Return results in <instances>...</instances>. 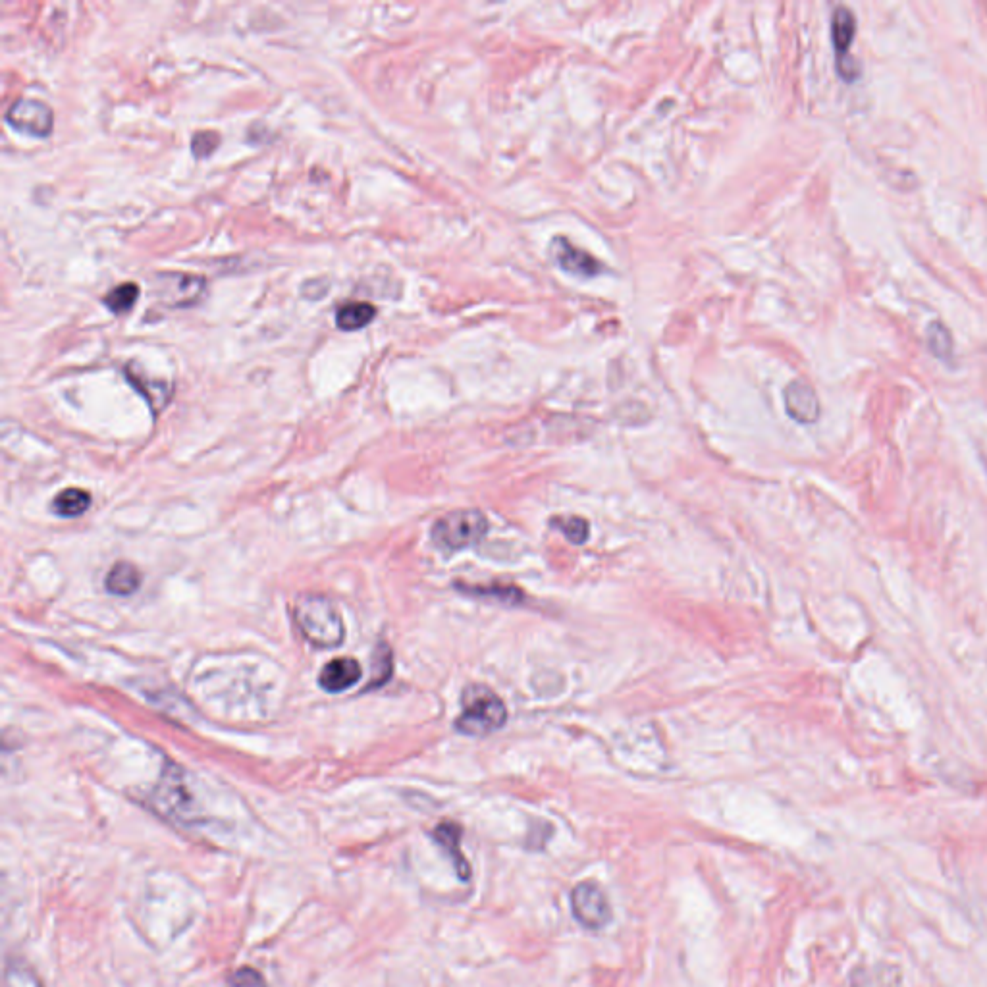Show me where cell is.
Here are the masks:
<instances>
[{"mask_svg": "<svg viewBox=\"0 0 987 987\" xmlns=\"http://www.w3.org/2000/svg\"><path fill=\"white\" fill-rule=\"evenodd\" d=\"M294 619L303 637L319 648H336L344 642L346 629L336 606L319 594L297 598Z\"/></svg>", "mask_w": 987, "mask_h": 987, "instance_id": "obj_1", "label": "cell"}, {"mask_svg": "<svg viewBox=\"0 0 987 987\" xmlns=\"http://www.w3.org/2000/svg\"><path fill=\"white\" fill-rule=\"evenodd\" d=\"M506 721L504 700L490 689L475 685L463 694V712L455 721V729L463 735L484 737L502 729Z\"/></svg>", "mask_w": 987, "mask_h": 987, "instance_id": "obj_2", "label": "cell"}, {"mask_svg": "<svg viewBox=\"0 0 987 987\" xmlns=\"http://www.w3.org/2000/svg\"><path fill=\"white\" fill-rule=\"evenodd\" d=\"M488 531V519L479 509H457L440 517L432 527V540L444 550H465L479 544Z\"/></svg>", "mask_w": 987, "mask_h": 987, "instance_id": "obj_3", "label": "cell"}, {"mask_svg": "<svg viewBox=\"0 0 987 987\" xmlns=\"http://www.w3.org/2000/svg\"><path fill=\"white\" fill-rule=\"evenodd\" d=\"M571 912L585 930H602L612 920V905L606 891L596 881H581L573 887Z\"/></svg>", "mask_w": 987, "mask_h": 987, "instance_id": "obj_4", "label": "cell"}, {"mask_svg": "<svg viewBox=\"0 0 987 987\" xmlns=\"http://www.w3.org/2000/svg\"><path fill=\"white\" fill-rule=\"evenodd\" d=\"M8 124L31 137H47L53 132V108L37 99H18L6 112Z\"/></svg>", "mask_w": 987, "mask_h": 987, "instance_id": "obj_5", "label": "cell"}, {"mask_svg": "<svg viewBox=\"0 0 987 987\" xmlns=\"http://www.w3.org/2000/svg\"><path fill=\"white\" fill-rule=\"evenodd\" d=\"M550 253H552L554 261L558 263V267L561 270H565L567 274H571V276L596 278L598 274L606 272V267L594 255H590L587 249L573 245L571 241L563 238V236H558V238L552 240V243H550Z\"/></svg>", "mask_w": 987, "mask_h": 987, "instance_id": "obj_6", "label": "cell"}, {"mask_svg": "<svg viewBox=\"0 0 987 987\" xmlns=\"http://www.w3.org/2000/svg\"><path fill=\"white\" fill-rule=\"evenodd\" d=\"M783 401H785V411L787 415L801 423V425H814L820 419V400L816 390L802 378L791 380L785 390H783Z\"/></svg>", "mask_w": 987, "mask_h": 987, "instance_id": "obj_7", "label": "cell"}, {"mask_svg": "<svg viewBox=\"0 0 987 987\" xmlns=\"http://www.w3.org/2000/svg\"><path fill=\"white\" fill-rule=\"evenodd\" d=\"M363 671L357 660L353 658H338L322 667L319 675V685L326 693H344L353 685L359 683Z\"/></svg>", "mask_w": 987, "mask_h": 987, "instance_id": "obj_8", "label": "cell"}, {"mask_svg": "<svg viewBox=\"0 0 987 987\" xmlns=\"http://www.w3.org/2000/svg\"><path fill=\"white\" fill-rule=\"evenodd\" d=\"M434 841L446 851L450 860L454 862L455 872L461 881H469L471 878V866L467 864L465 856L461 853V827L454 822H444L432 831Z\"/></svg>", "mask_w": 987, "mask_h": 987, "instance_id": "obj_9", "label": "cell"}, {"mask_svg": "<svg viewBox=\"0 0 987 987\" xmlns=\"http://www.w3.org/2000/svg\"><path fill=\"white\" fill-rule=\"evenodd\" d=\"M854 35H856V16L853 10L845 4L835 6L831 14V41L835 47V53H851Z\"/></svg>", "mask_w": 987, "mask_h": 987, "instance_id": "obj_10", "label": "cell"}, {"mask_svg": "<svg viewBox=\"0 0 987 987\" xmlns=\"http://www.w3.org/2000/svg\"><path fill=\"white\" fill-rule=\"evenodd\" d=\"M176 282H178L176 290L161 288V292H159L166 303H170L172 307H187V305H193L201 299L203 290H205L203 276L176 274Z\"/></svg>", "mask_w": 987, "mask_h": 987, "instance_id": "obj_11", "label": "cell"}, {"mask_svg": "<svg viewBox=\"0 0 987 987\" xmlns=\"http://www.w3.org/2000/svg\"><path fill=\"white\" fill-rule=\"evenodd\" d=\"M139 585H141V575L137 567L128 561H118L108 571L105 581V587L114 596H132Z\"/></svg>", "mask_w": 987, "mask_h": 987, "instance_id": "obj_12", "label": "cell"}, {"mask_svg": "<svg viewBox=\"0 0 987 987\" xmlns=\"http://www.w3.org/2000/svg\"><path fill=\"white\" fill-rule=\"evenodd\" d=\"M374 317H376L374 305L365 303V301H353V303H346L338 309L336 324H338V328H342L346 332H355V330L369 326L374 321Z\"/></svg>", "mask_w": 987, "mask_h": 987, "instance_id": "obj_13", "label": "cell"}, {"mask_svg": "<svg viewBox=\"0 0 987 987\" xmlns=\"http://www.w3.org/2000/svg\"><path fill=\"white\" fill-rule=\"evenodd\" d=\"M91 506V496L80 488H68L54 498L53 509L60 517H80Z\"/></svg>", "mask_w": 987, "mask_h": 987, "instance_id": "obj_14", "label": "cell"}, {"mask_svg": "<svg viewBox=\"0 0 987 987\" xmlns=\"http://www.w3.org/2000/svg\"><path fill=\"white\" fill-rule=\"evenodd\" d=\"M928 346L934 351L935 357L949 361L955 353V342L949 326L945 322L932 321L926 326Z\"/></svg>", "mask_w": 987, "mask_h": 987, "instance_id": "obj_15", "label": "cell"}, {"mask_svg": "<svg viewBox=\"0 0 987 987\" xmlns=\"http://www.w3.org/2000/svg\"><path fill=\"white\" fill-rule=\"evenodd\" d=\"M459 590H465L469 592L471 596H479V598H490V600H498L506 606H515V604H521L525 594L523 590L517 587H511V585H488V587H465V585H457Z\"/></svg>", "mask_w": 987, "mask_h": 987, "instance_id": "obj_16", "label": "cell"}, {"mask_svg": "<svg viewBox=\"0 0 987 987\" xmlns=\"http://www.w3.org/2000/svg\"><path fill=\"white\" fill-rule=\"evenodd\" d=\"M137 297H139L137 284L126 282V284H120L108 292L107 297H105V305L114 315H122L134 307Z\"/></svg>", "mask_w": 987, "mask_h": 987, "instance_id": "obj_17", "label": "cell"}, {"mask_svg": "<svg viewBox=\"0 0 987 987\" xmlns=\"http://www.w3.org/2000/svg\"><path fill=\"white\" fill-rule=\"evenodd\" d=\"M571 544H585L588 538V523L581 517H556L552 521Z\"/></svg>", "mask_w": 987, "mask_h": 987, "instance_id": "obj_18", "label": "cell"}, {"mask_svg": "<svg viewBox=\"0 0 987 987\" xmlns=\"http://www.w3.org/2000/svg\"><path fill=\"white\" fill-rule=\"evenodd\" d=\"M4 987H41L33 970H29L22 962H8L4 974Z\"/></svg>", "mask_w": 987, "mask_h": 987, "instance_id": "obj_19", "label": "cell"}, {"mask_svg": "<svg viewBox=\"0 0 987 987\" xmlns=\"http://www.w3.org/2000/svg\"><path fill=\"white\" fill-rule=\"evenodd\" d=\"M374 660H376V664H374V679L373 681H369V689H378L392 675V652H390V648L386 644H382L376 650Z\"/></svg>", "mask_w": 987, "mask_h": 987, "instance_id": "obj_20", "label": "cell"}, {"mask_svg": "<svg viewBox=\"0 0 987 987\" xmlns=\"http://www.w3.org/2000/svg\"><path fill=\"white\" fill-rule=\"evenodd\" d=\"M218 145H220V135L216 134V132H211V130L197 132V134L193 135V139H191V151L199 159L211 157Z\"/></svg>", "mask_w": 987, "mask_h": 987, "instance_id": "obj_21", "label": "cell"}, {"mask_svg": "<svg viewBox=\"0 0 987 987\" xmlns=\"http://www.w3.org/2000/svg\"><path fill=\"white\" fill-rule=\"evenodd\" d=\"M228 987H267V982H265L261 972L245 966L230 976Z\"/></svg>", "mask_w": 987, "mask_h": 987, "instance_id": "obj_22", "label": "cell"}, {"mask_svg": "<svg viewBox=\"0 0 987 987\" xmlns=\"http://www.w3.org/2000/svg\"><path fill=\"white\" fill-rule=\"evenodd\" d=\"M835 66H837V74L845 81H854L862 74V64L851 53L837 54Z\"/></svg>", "mask_w": 987, "mask_h": 987, "instance_id": "obj_23", "label": "cell"}]
</instances>
